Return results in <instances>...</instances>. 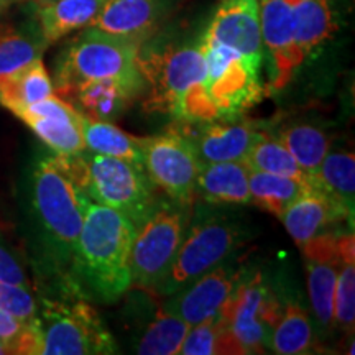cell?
<instances>
[{
    "label": "cell",
    "mask_w": 355,
    "mask_h": 355,
    "mask_svg": "<svg viewBox=\"0 0 355 355\" xmlns=\"http://www.w3.org/2000/svg\"><path fill=\"white\" fill-rule=\"evenodd\" d=\"M145 86L146 83L140 81L97 79L79 86L71 96V102H76V109L84 117L112 122L130 107Z\"/></svg>",
    "instance_id": "obj_18"
},
{
    "label": "cell",
    "mask_w": 355,
    "mask_h": 355,
    "mask_svg": "<svg viewBox=\"0 0 355 355\" xmlns=\"http://www.w3.org/2000/svg\"><path fill=\"white\" fill-rule=\"evenodd\" d=\"M314 347L313 326L300 304H286L270 336V349L279 355L309 354Z\"/></svg>",
    "instance_id": "obj_28"
},
{
    "label": "cell",
    "mask_w": 355,
    "mask_h": 355,
    "mask_svg": "<svg viewBox=\"0 0 355 355\" xmlns=\"http://www.w3.org/2000/svg\"><path fill=\"white\" fill-rule=\"evenodd\" d=\"M347 217H352L347 209L324 194L321 189L314 188L288 206L279 219L285 224L293 241L301 247L321 234L322 229Z\"/></svg>",
    "instance_id": "obj_19"
},
{
    "label": "cell",
    "mask_w": 355,
    "mask_h": 355,
    "mask_svg": "<svg viewBox=\"0 0 355 355\" xmlns=\"http://www.w3.org/2000/svg\"><path fill=\"white\" fill-rule=\"evenodd\" d=\"M220 316L242 354H263L270 349V336L282 309L261 275L257 273L247 282L239 279Z\"/></svg>",
    "instance_id": "obj_10"
},
{
    "label": "cell",
    "mask_w": 355,
    "mask_h": 355,
    "mask_svg": "<svg viewBox=\"0 0 355 355\" xmlns=\"http://www.w3.org/2000/svg\"><path fill=\"white\" fill-rule=\"evenodd\" d=\"M139 68L150 86L148 112L170 115L181 123L214 122L219 112L206 89L201 43L139 53Z\"/></svg>",
    "instance_id": "obj_1"
},
{
    "label": "cell",
    "mask_w": 355,
    "mask_h": 355,
    "mask_svg": "<svg viewBox=\"0 0 355 355\" xmlns=\"http://www.w3.org/2000/svg\"><path fill=\"white\" fill-rule=\"evenodd\" d=\"M248 189L250 202L261 207L273 216L282 217L288 206H291L300 196L314 189L311 180H296V178L273 175V173L254 171L248 173Z\"/></svg>",
    "instance_id": "obj_24"
},
{
    "label": "cell",
    "mask_w": 355,
    "mask_h": 355,
    "mask_svg": "<svg viewBox=\"0 0 355 355\" xmlns=\"http://www.w3.org/2000/svg\"><path fill=\"white\" fill-rule=\"evenodd\" d=\"M248 166L243 162L204 163L198 176V193L212 204H248Z\"/></svg>",
    "instance_id": "obj_21"
},
{
    "label": "cell",
    "mask_w": 355,
    "mask_h": 355,
    "mask_svg": "<svg viewBox=\"0 0 355 355\" xmlns=\"http://www.w3.org/2000/svg\"><path fill=\"white\" fill-rule=\"evenodd\" d=\"M178 0H105L89 26L141 43L170 15Z\"/></svg>",
    "instance_id": "obj_17"
},
{
    "label": "cell",
    "mask_w": 355,
    "mask_h": 355,
    "mask_svg": "<svg viewBox=\"0 0 355 355\" xmlns=\"http://www.w3.org/2000/svg\"><path fill=\"white\" fill-rule=\"evenodd\" d=\"M237 282L239 273L232 265L224 261L189 285L168 295L170 298L165 301L163 309L194 326L220 313Z\"/></svg>",
    "instance_id": "obj_14"
},
{
    "label": "cell",
    "mask_w": 355,
    "mask_h": 355,
    "mask_svg": "<svg viewBox=\"0 0 355 355\" xmlns=\"http://www.w3.org/2000/svg\"><path fill=\"white\" fill-rule=\"evenodd\" d=\"M2 354H10V352H8V344L6 343V340L0 339V355Z\"/></svg>",
    "instance_id": "obj_39"
},
{
    "label": "cell",
    "mask_w": 355,
    "mask_h": 355,
    "mask_svg": "<svg viewBox=\"0 0 355 355\" xmlns=\"http://www.w3.org/2000/svg\"><path fill=\"white\" fill-rule=\"evenodd\" d=\"M180 354L184 355H214V354H242L234 337L230 336L220 313L207 318L206 321L189 327Z\"/></svg>",
    "instance_id": "obj_30"
},
{
    "label": "cell",
    "mask_w": 355,
    "mask_h": 355,
    "mask_svg": "<svg viewBox=\"0 0 355 355\" xmlns=\"http://www.w3.org/2000/svg\"><path fill=\"white\" fill-rule=\"evenodd\" d=\"M189 324L183 319L162 309L157 318L150 322L144 336L137 344V354L140 355H175L180 354L184 337L189 331Z\"/></svg>",
    "instance_id": "obj_32"
},
{
    "label": "cell",
    "mask_w": 355,
    "mask_h": 355,
    "mask_svg": "<svg viewBox=\"0 0 355 355\" xmlns=\"http://www.w3.org/2000/svg\"><path fill=\"white\" fill-rule=\"evenodd\" d=\"M53 94V81L42 58H37L32 63L12 73L0 74V104L13 115Z\"/></svg>",
    "instance_id": "obj_22"
},
{
    "label": "cell",
    "mask_w": 355,
    "mask_h": 355,
    "mask_svg": "<svg viewBox=\"0 0 355 355\" xmlns=\"http://www.w3.org/2000/svg\"><path fill=\"white\" fill-rule=\"evenodd\" d=\"M91 201L121 212L139 230L157 211L155 183L144 166L97 153L58 155Z\"/></svg>",
    "instance_id": "obj_3"
},
{
    "label": "cell",
    "mask_w": 355,
    "mask_h": 355,
    "mask_svg": "<svg viewBox=\"0 0 355 355\" xmlns=\"http://www.w3.org/2000/svg\"><path fill=\"white\" fill-rule=\"evenodd\" d=\"M24 326L25 324L20 322L19 319H15L8 313H6V311L0 309V339L6 340L8 347H10V344L19 337L21 329H24ZM8 352H10V349H8Z\"/></svg>",
    "instance_id": "obj_37"
},
{
    "label": "cell",
    "mask_w": 355,
    "mask_h": 355,
    "mask_svg": "<svg viewBox=\"0 0 355 355\" xmlns=\"http://www.w3.org/2000/svg\"><path fill=\"white\" fill-rule=\"evenodd\" d=\"M26 278L21 266L8 254L3 247H0V283L8 285H25Z\"/></svg>",
    "instance_id": "obj_36"
},
{
    "label": "cell",
    "mask_w": 355,
    "mask_h": 355,
    "mask_svg": "<svg viewBox=\"0 0 355 355\" xmlns=\"http://www.w3.org/2000/svg\"><path fill=\"white\" fill-rule=\"evenodd\" d=\"M140 43L86 26L58 58L55 94L68 101L83 84L97 79L146 83L139 68Z\"/></svg>",
    "instance_id": "obj_4"
},
{
    "label": "cell",
    "mask_w": 355,
    "mask_h": 355,
    "mask_svg": "<svg viewBox=\"0 0 355 355\" xmlns=\"http://www.w3.org/2000/svg\"><path fill=\"white\" fill-rule=\"evenodd\" d=\"M21 2H25V0H21ZM28 2H33V3H37V7H38V6H43V3L53 2V0H28Z\"/></svg>",
    "instance_id": "obj_40"
},
{
    "label": "cell",
    "mask_w": 355,
    "mask_h": 355,
    "mask_svg": "<svg viewBox=\"0 0 355 355\" xmlns=\"http://www.w3.org/2000/svg\"><path fill=\"white\" fill-rule=\"evenodd\" d=\"M137 227L121 212L89 204L74 245L76 268L102 301H115L132 286L130 252Z\"/></svg>",
    "instance_id": "obj_2"
},
{
    "label": "cell",
    "mask_w": 355,
    "mask_h": 355,
    "mask_svg": "<svg viewBox=\"0 0 355 355\" xmlns=\"http://www.w3.org/2000/svg\"><path fill=\"white\" fill-rule=\"evenodd\" d=\"M260 135L261 132L247 122L211 123L194 135L188 133L202 165L216 162H245Z\"/></svg>",
    "instance_id": "obj_20"
},
{
    "label": "cell",
    "mask_w": 355,
    "mask_h": 355,
    "mask_svg": "<svg viewBox=\"0 0 355 355\" xmlns=\"http://www.w3.org/2000/svg\"><path fill=\"white\" fill-rule=\"evenodd\" d=\"M206 60V89L219 117H230L260 101L263 86L260 69L241 53L201 38Z\"/></svg>",
    "instance_id": "obj_9"
},
{
    "label": "cell",
    "mask_w": 355,
    "mask_h": 355,
    "mask_svg": "<svg viewBox=\"0 0 355 355\" xmlns=\"http://www.w3.org/2000/svg\"><path fill=\"white\" fill-rule=\"evenodd\" d=\"M84 150L105 157L122 158L135 165L144 166V146L141 137H133L123 132L112 122L94 121L84 117L81 122Z\"/></svg>",
    "instance_id": "obj_25"
},
{
    "label": "cell",
    "mask_w": 355,
    "mask_h": 355,
    "mask_svg": "<svg viewBox=\"0 0 355 355\" xmlns=\"http://www.w3.org/2000/svg\"><path fill=\"white\" fill-rule=\"evenodd\" d=\"M141 146L144 170L155 186L181 206L193 202L202 163L188 133L168 130L155 137H141Z\"/></svg>",
    "instance_id": "obj_8"
},
{
    "label": "cell",
    "mask_w": 355,
    "mask_h": 355,
    "mask_svg": "<svg viewBox=\"0 0 355 355\" xmlns=\"http://www.w3.org/2000/svg\"><path fill=\"white\" fill-rule=\"evenodd\" d=\"M355 245L352 234H339L340 266L334 291L332 321L345 332L354 331L355 322Z\"/></svg>",
    "instance_id": "obj_29"
},
{
    "label": "cell",
    "mask_w": 355,
    "mask_h": 355,
    "mask_svg": "<svg viewBox=\"0 0 355 355\" xmlns=\"http://www.w3.org/2000/svg\"><path fill=\"white\" fill-rule=\"evenodd\" d=\"M17 2H21V0H0V13H2L3 10H7L8 7L13 6V3Z\"/></svg>",
    "instance_id": "obj_38"
},
{
    "label": "cell",
    "mask_w": 355,
    "mask_h": 355,
    "mask_svg": "<svg viewBox=\"0 0 355 355\" xmlns=\"http://www.w3.org/2000/svg\"><path fill=\"white\" fill-rule=\"evenodd\" d=\"M241 242L242 230L235 222L224 217L198 222L191 232L184 235L170 270L155 291L168 296L181 290L201 275L224 263Z\"/></svg>",
    "instance_id": "obj_7"
},
{
    "label": "cell",
    "mask_w": 355,
    "mask_h": 355,
    "mask_svg": "<svg viewBox=\"0 0 355 355\" xmlns=\"http://www.w3.org/2000/svg\"><path fill=\"white\" fill-rule=\"evenodd\" d=\"M243 163L248 166V170L254 171L273 173V175L290 176L296 180H311L309 173H306L298 165V162L291 157L285 145L278 139H272L265 133H261L260 139L255 141Z\"/></svg>",
    "instance_id": "obj_33"
},
{
    "label": "cell",
    "mask_w": 355,
    "mask_h": 355,
    "mask_svg": "<svg viewBox=\"0 0 355 355\" xmlns=\"http://www.w3.org/2000/svg\"><path fill=\"white\" fill-rule=\"evenodd\" d=\"M296 46L306 60L334 33L336 25L327 0H290Z\"/></svg>",
    "instance_id": "obj_26"
},
{
    "label": "cell",
    "mask_w": 355,
    "mask_h": 355,
    "mask_svg": "<svg viewBox=\"0 0 355 355\" xmlns=\"http://www.w3.org/2000/svg\"><path fill=\"white\" fill-rule=\"evenodd\" d=\"M17 117L58 155H74L84 150L83 114L56 94L30 104Z\"/></svg>",
    "instance_id": "obj_15"
},
{
    "label": "cell",
    "mask_w": 355,
    "mask_h": 355,
    "mask_svg": "<svg viewBox=\"0 0 355 355\" xmlns=\"http://www.w3.org/2000/svg\"><path fill=\"white\" fill-rule=\"evenodd\" d=\"M0 309L6 311L20 322L30 324L37 319V303L24 285L0 283Z\"/></svg>",
    "instance_id": "obj_35"
},
{
    "label": "cell",
    "mask_w": 355,
    "mask_h": 355,
    "mask_svg": "<svg viewBox=\"0 0 355 355\" xmlns=\"http://www.w3.org/2000/svg\"><path fill=\"white\" fill-rule=\"evenodd\" d=\"M44 46L42 37L32 38L15 25L0 21V74L12 73L42 58Z\"/></svg>",
    "instance_id": "obj_34"
},
{
    "label": "cell",
    "mask_w": 355,
    "mask_h": 355,
    "mask_svg": "<svg viewBox=\"0 0 355 355\" xmlns=\"http://www.w3.org/2000/svg\"><path fill=\"white\" fill-rule=\"evenodd\" d=\"M303 248L308 291L313 313L322 327H329L334 308V291L340 266L339 234H318Z\"/></svg>",
    "instance_id": "obj_16"
},
{
    "label": "cell",
    "mask_w": 355,
    "mask_h": 355,
    "mask_svg": "<svg viewBox=\"0 0 355 355\" xmlns=\"http://www.w3.org/2000/svg\"><path fill=\"white\" fill-rule=\"evenodd\" d=\"M311 178L314 188L321 189L352 214L355 196V155L352 152L327 153Z\"/></svg>",
    "instance_id": "obj_27"
},
{
    "label": "cell",
    "mask_w": 355,
    "mask_h": 355,
    "mask_svg": "<svg viewBox=\"0 0 355 355\" xmlns=\"http://www.w3.org/2000/svg\"><path fill=\"white\" fill-rule=\"evenodd\" d=\"M184 227L181 211L157 209L137 230L128 261L133 286L155 290L162 283L183 242Z\"/></svg>",
    "instance_id": "obj_11"
},
{
    "label": "cell",
    "mask_w": 355,
    "mask_h": 355,
    "mask_svg": "<svg viewBox=\"0 0 355 355\" xmlns=\"http://www.w3.org/2000/svg\"><path fill=\"white\" fill-rule=\"evenodd\" d=\"M105 0H53L38 6L40 35L51 44L66 35L92 24Z\"/></svg>",
    "instance_id": "obj_23"
},
{
    "label": "cell",
    "mask_w": 355,
    "mask_h": 355,
    "mask_svg": "<svg viewBox=\"0 0 355 355\" xmlns=\"http://www.w3.org/2000/svg\"><path fill=\"white\" fill-rule=\"evenodd\" d=\"M261 43L268 51V81L272 91L285 89L303 64L295 42V25L290 0H260Z\"/></svg>",
    "instance_id": "obj_12"
},
{
    "label": "cell",
    "mask_w": 355,
    "mask_h": 355,
    "mask_svg": "<svg viewBox=\"0 0 355 355\" xmlns=\"http://www.w3.org/2000/svg\"><path fill=\"white\" fill-rule=\"evenodd\" d=\"M33 198L44 229L61 245L74 248L91 199L64 170L58 155L38 165Z\"/></svg>",
    "instance_id": "obj_6"
},
{
    "label": "cell",
    "mask_w": 355,
    "mask_h": 355,
    "mask_svg": "<svg viewBox=\"0 0 355 355\" xmlns=\"http://www.w3.org/2000/svg\"><path fill=\"white\" fill-rule=\"evenodd\" d=\"M202 40L232 48L248 63L260 69L263 43L259 0H224L202 35Z\"/></svg>",
    "instance_id": "obj_13"
},
{
    "label": "cell",
    "mask_w": 355,
    "mask_h": 355,
    "mask_svg": "<svg viewBox=\"0 0 355 355\" xmlns=\"http://www.w3.org/2000/svg\"><path fill=\"white\" fill-rule=\"evenodd\" d=\"M38 319L40 339L44 355H91L114 354L115 343L105 329L99 313L86 301L44 303Z\"/></svg>",
    "instance_id": "obj_5"
},
{
    "label": "cell",
    "mask_w": 355,
    "mask_h": 355,
    "mask_svg": "<svg viewBox=\"0 0 355 355\" xmlns=\"http://www.w3.org/2000/svg\"><path fill=\"white\" fill-rule=\"evenodd\" d=\"M279 141L306 173L313 175L329 153V137L314 125H291L279 133Z\"/></svg>",
    "instance_id": "obj_31"
}]
</instances>
